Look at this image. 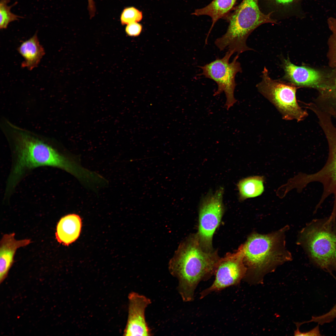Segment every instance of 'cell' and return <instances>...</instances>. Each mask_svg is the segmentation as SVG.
<instances>
[{"label": "cell", "instance_id": "13", "mask_svg": "<svg viewBox=\"0 0 336 336\" xmlns=\"http://www.w3.org/2000/svg\"><path fill=\"white\" fill-rule=\"evenodd\" d=\"M15 233L4 234L0 241V282L7 276L14 262V257L17 250L29 245L31 242L30 239L16 240Z\"/></svg>", "mask_w": 336, "mask_h": 336}, {"label": "cell", "instance_id": "2", "mask_svg": "<svg viewBox=\"0 0 336 336\" xmlns=\"http://www.w3.org/2000/svg\"><path fill=\"white\" fill-rule=\"evenodd\" d=\"M219 259L216 252L202 248L197 234L181 244L169 269L178 280V290L184 301L194 300L198 285L214 274Z\"/></svg>", "mask_w": 336, "mask_h": 336}, {"label": "cell", "instance_id": "3", "mask_svg": "<svg viewBox=\"0 0 336 336\" xmlns=\"http://www.w3.org/2000/svg\"><path fill=\"white\" fill-rule=\"evenodd\" d=\"M287 227L268 234L254 233L242 244L244 261L247 268L245 281L251 284L263 283L266 274L278 266L291 260L285 247V233Z\"/></svg>", "mask_w": 336, "mask_h": 336}, {"label": "cell", "instance_id": "15", "mask_svg": "<svg viewBox=\"0 0 336 336\" xmlns=\"http://www.w3.org/2000/svg\"><path fill=\"white\" fill-rule=\"evenodd\" d=\"M237 0H213L206 6L195 10L192 14L197 16H207L212 20V24L205 40L208 39L215 23L219 19H225L235 8Z\"/></svg>", "mask_w": 336, "mask_h": 336}, {"label": "cell", "instance_id": "14", "mask_svg": "<svg viewBox=\"0 0 336 336\" xmlns=\"http://www.w3.org/2000/svg\"><path fill=\"white\" fill-rule=\"evenodd\" d=\"M82 227L81 219L76 214H71L62 217L58 222L55 236L60 243L68 246L79 237Z\"/></svg>", "mask_w": 336, "mask_h": 336}, {"label": "cell", "instance_id": "21", "mask_svg": "<svg viewBox=\"0 0 336 336\" xmlns=\"http://www.w3.org/2000/svg\"><path fill=\"white\" fill-rule=\"evenodd\" d=\"M143 17L141 11L133 7L125 8L120 16L122 25H127L131 23L140 21Z\"/></svg>", "mask_w": 336, "mask_h": 336}, {"label": "cell", "instance_id": "5", "mask_svg": "<svg viewBox=\"0 0 336 336\" xmlns=\"http://www.w3.org/2000/svg\"><path fill=\"white\" fill-rule=\"evenodd\" d=\"M336 220L329 217L316 219L301 231L298 242L311 262L332 274L336 271Z\"/></svg>", "mask_w": 336, "mask_h": 336}, {"label": "cell", "instance_id": "17", "mask_svg": "<svg viewBox=\"0 0 336 336\" xmlns=\"http://www.w3.org/2000/svg\"><path fill=\"white\" fill-rule=\"evenodd\" d=\"M264 177L260 176H250L240 180L237 185L240 200L243 201L261 195L264 190Z\"/></svg>", "mask_w": 336, "mask_h": 336}, {"label": "cell", "instance_id": "7", "mask_svg": "<svg viewBox=\"0 0 336 336\" xmlns=\"http://www.w3.org/2000/svg\"><path fill=\"white\" fill-rule=\"evenodd\" d=\"M234 54L233 52L227 50L222 58H217L215 60L199 67L202 70L200 75L212 79L217 84V89L214 96L225 93L226 98L225 106L227 110L236 102L234 96L236 86L235 77L238 73L242 72L240 63L237 61L238 55L237 54L232 62H229L230 59Z\"/></svg>", "mask_w": 336, "mask_h": 336}, {"label": "cell", "instance_id": "1", "mask_svg": "<svg viewBox=\"0 0 336 336\" xmlns=\"http://www.w3.org/2000/svg\"><path fill=\"white\" fill-rule=\"evenodd\" d=\"M16 162L9 179L10 187L16 185L27 170L41 166L58 168L75 177L83 184L91 180L93 172L81 164L79 157L62 153L52 146L22 132L15 136Z\"/></svg>", "mask_w": 336, "mask_h": 336}, {"label": "cell", "instance_id": "25", "mask_svg": "<svg viewBox=\"0 0 336 336\" xmlns=\"http://www.w3.org/2000/svg\"><path fill=\"white\" fill-rule=\"evenodd\" d=\"M295 336H321L319 330V326L316 327L311 330L306 332H302L299 330V328L297 327V329L294 332Z\"/></svg>", "mask_w": 336, "mask_h": 336}, {"label": "cell", "instance_id": "8", "mask_svg": "<svg viewBox=\"0 0 336 336\" xmlns=\"http://www.w3.org/2000/svg\"><path fill=\"white\" fill-rule=\"evenodd\" d=\"M320 126L328 146L327 160L322 168L316 173L304 174L302 180L306 185L314 182L321 183L324 190L320 201L323 202L329 196L333 195L334 198L333 208L336 210V127L330 118L323 120Z\"/></svg>", "mask_w": 336, "mask_h": 336}, {"label": "cell", "instance_id": "19", "mask_svg": "<svg viewBox=\"0 0 336 336\" xmlns=\"http://www.w3.org/2000/svg\"><path fill=\"white\" fill-rule=\"evenodd\" d=\"M265 1L272 10L270 13L272 16L273 13L276 12L288 13V12L296 8L300 0H265Z\"/></svg>", "mask_w": 336, "mask_h": 336}, {"label": "cell", "instance_id": "18", "mask_svg": "<svg viewBox=\"0 0 336 336\" xmlns=\"http://www.w3.org/2000/svg\"><path fill=\"white\" fill-rule=\"evenodd\" d=\"M312 102L319 109L336 119V77L330 80L329 88L319 93Z\"/></svg>", "mask_w": 336, "mask_h": 336}, {"label": "cell", "instance_id": "10", "mask_svg": "<svg viewBox=\"0 0 336 336\" xmlns=\"http://www.w3.org/2000/svg\"><path fill=\"white\" fill-rule=\"evenodd\" d=\"M247 271L241 245L235 252L227 254L219 259L214 273L215 279L209 287L200 292V299H203L212 292L239 284L245 277Z\"/></svg>", "mask_w": 336, "mask_h": 336}, {"label": "cell", "instance_id": "26", "mask_svg": "<svg viewBox=\"0 0 336 336\" xmlns=\"http://www.w3.org/2000/svg\"><path fill=\"white\" fill-rule=\"evenodd\" d=\"M88 9L90 18L94 17L96 12V7L93 0H87Z\"/></svg>", "mask_w": 336, "mask_h": 336}, {"label": "cell", "instance_id": "9", "mask_svg": "<svg viewBox=\"0 0 336 336\" xmlns=\"http://www.w3.org/2000/svg\"><path fill=\"white\" fill-rule=\"evenodd\" d=\"M224 190L221 187L214 194H208L200 206L198 231L197 235L201 246L206 251H212L213 235L224 213Z\"/></svg>", "mask_w": 336, "mask_h": 336}, {"label": "cell", "instance_id": "4", "mask_svg": "<svg viewBox=\"0 0 336 336\" xmlns=\"http://www.w3.org/2000/svg\"><path fill=\"white\" fill-rule=\"evenodd\" d=\"M225 19L228 23L226 31L215 40V44L220 51L227 49L239 55L253 50L246 42L256 28L265 23L277 22L271 14L261 11L259 0H242Z\"/></svg>", "mask_w": 336, "mask_h": 336}, {"label": "cell", "instance_id": "11", "mask_svg": "<svg viewBox=\"0 0 336 336\" xmlns=\"http://www.w3.org/2000/svg\"><path fill=\"white\" fill-rule=\"evenodd\" d=\"M128 315L124 335L127 336L152 335L146 322L145 311L151 303L150 299L135 292L128 296Z\"/></svg>", "mask_w": 336, "mask_h": 336}, {"label": "cell", "instance_id": "22", "mask_svg": "<svg viewBox=\"0 0 336 336\" xmlns=\"http://www.w3.org/2000/svg\"><path fill=\"white\" fill-rule=\"evenodd\" d=\"M328 23L332 32L329 40V57L331 64L336 66V19L329 18Z\"/></svg>", "mask_w": 336, "mask_h": 336}, {"label": "cell", "instance_id": "20", "mask_svg": "<svg viewBox=\"0 0 336 336\" xmlns=\"http://www.w3.org/2000/svg\"><path fill=\"white\" fill-rule=\"evenodd\" d=\"M10 0H0V28L1 29H6L9 24L14 21L17 20L20 18H22L14 14L11 12L12 7L16 4L15 2L13 4L8 6L7 4Z\"/></svg>", "mask_w": 336, "mask_h": 336}, {"label": "cell", "instance_id": "12", "mask_svg": "<svg viewBox=\"0 0 336 336\" xmlns=\"http://www.w3.org/2000/svg\"><path fill=\"white\" fill-rule=\"evenodd\" d=\"M282 67L284 71L283 78L297 87L314 88L319 93L325 91L327 81L319 71L304 66H297L292 63L289 58L283 59Z\"/></svg>", "mask_w": 336, "mask_h": 336}, {"label": "cell", "instance_id": "24", "mask_svg": "<svg viewBox=\"0 0 336 336\" xmlns=\"http://www.w3.org/2000/svg\"><path fill=\"white\" fill-rule=\"evenodd\" d=\"M142 26L138 22H134L127 24L125 30L127 34L130 36H136L141 33Z\"/></svg>", "mask_w": 336, "mask_h": 336}, {"label": "cell", "instance_id": "23", "mask_svg": "<svg viewBox=\"0 0 336 336\" xmlns=\"http://www.w3.org/2000/svg\"><path fill=\"white\" fill-rule=\"evenodd\" d=\"M332 276L336 280V278L333 275ZM336 318V304L327 313L319 316H313L311 319L308 321L302 322L303 324L311 322L317 323L318 324L323 325L325 323H329L333 321Z\"/></svg>", "mask_w": 336, "mask_h": 336}, {"label": "cell", "instance_id": "6", "mask_svg": "<svg viewBox=\"0 0 336 336\" xmlns=\"http://www.w3.org/2000/svg\"><path fill=\"white\" fill-rule=\"evenodd\" d=\"M262 80L256 85L259 92L271 102L282 114L283 119L301 121L308 113L300 106L296 93L298 87L289 82L271 78L265 67L262 72Z\"/></svg>", "mask_w": 336, "mask_h": 336}, {"label": "cell", "instance_id": "16", "mask_svg": "<svg viewBox=\"0 0 336 336\" xmlns=\"http://www.w3.org/2000/svg\"><path fill=\"white\" fill-rule=\"evenodd\" d=\"M17 50L24 58L21 67L31 70L37 67L45 52L40 44L36 33L32 37L22 42Z\"/></svg>", "mask_w": 336, "mask_h": 336}]
</instances>
